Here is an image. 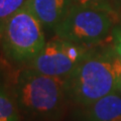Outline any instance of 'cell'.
I'll return each instance as SVG.
<instances>
[{"label": "cell", "instance_id": "8fae6325", "mask_svg": "<svg viewBox=\"0 0 121 121\" xmlns=\"http://www.w3.org/2000/svg\"><path fill=\"white\" fill-rule=\"evenodd\" d=\"M112 43L114 47L116 52L118 54V56L121 59V24L115 26L112 29Z\"/></svg>", "mask_w": 121, "mask_h": 121}, {"label": "cell", "instance_id": "6da1fadb", "mask_svg": "<svg viewBox=\"0 0 121 121\" xmlns=\"http://www.w3.org/2000/svg\"><path fill=\"white\" fill-rule=\"evenodd\" d=\"M6 88L21 121H62L70 104L65 79L40 74L29 67L17 71Z\"/></svg>", "mask_w": 121, "mask_h": 121}, {"label": "cell", "instance_id": "7c38bea8", "mask_svg": "<svg viewBox=\"0 0 121 121\" xmlns=\"http://www.w3.org/2000/svg\"><path fill=\"white\" fill-rule=\"evenodd\" d=\"M112 2L117 6H121V0H112Z\"/></svg>", "mask_w": 121, "mask_h": 121}, {"label": "cell", "instance_id": "ba28073f", "mask_svg": "<svg viewBox=\"0 0 121 121\" xmlns=\"http://www.w3.org/2000/svg\"><path fill=\"white\" fill-rule=\"evenodd\" d=\"M0 121H21L16 103L8 89L0 85Z\"/></svg>", "mask_w": 121, "mask_h": 121}, {"label": "cell", "instance_id": "3957f363", "mask_svg": "<svg viewBox=\"0 0 121 121\" xmlns=\"http://www.w3.org/2000/svg\"><path fill=\"white\" fill-rule=\"evenodd\" d=\"M43 28L27 6H23L0 30L2 52L14 63L28 64L47 43Z\"/></svg>", "mask_w": 121, "mask_h": 121}, {"label": "cell", "instance_id": "30bf717a", "mask_svg": "<svg viewBox=\"0 0 121 121\" xmlns=\"http://www.w3.org/2000/svg\"><path fill=\"white\" fill-rule=\"evenodd\" d=\"M71 1L74 5L103 10L116 16V10L112 4V0H71Z\"/></svg>", "mask_w": 121, "mask_h": 121}, {"label": "cell", "instance_id": "9c48e42d", "mask_svg": "<svg viewBox=\"0 0 121 121\" xmlns=\"http://www.w3.org/2000/svg\"><path fill=\"white\" fill-rule=\"evenodd\" d=\"M27 0H0V30L11 16L26 5Z\"/></svg>", "mask_w": 121, "mask_h": 121}, {"label": "cell", "instance_id": "7a4b0ae2", "mask_svg": "<svg viewBox=\"0 0 121 121\" xmlns=\"http://www.w3.org/2000/svg\"><path fill=\"white\" fill-rule=\"evenodd\" d=\"M98 45L91 48L75 71L65 79L68 101L76 107L92 104L118 91L121 81L120 56L113 43Z\"/></svg>", "mask_w": 121, "mask_h": 121}, {"label": "cell", "instance_id": "5b68a950", "mask_svg": "<svg viewBox=\"0 0 121 121\" xmlns=\"http://www.w3.org/2000/svg\"><path fill=\"white\" fill-rule=\"evenodd\" d=\"M92 48L56 36L45 43L28 67L50 77L67 79Z\"/></svg>", "mask_w": 121, "mask_h": 121}, {"label": "cell", "instance_id": "5bb4252c", "mask_svg": "<svg viewBox=\"0 0 121 121\" xmlns=\"http://www.w3.org/2000/svg\"><path fill=\"white\" fill-rule=\"evenodd\" d=\"M1 51H2V47H1V41H0V54H1Z\"/></svg>", "mask_w": 121, "mask_h": 121}, {"label": "cell", "instance_id": "4fadbf2b", "mask_svg": "<svg viewBox=\"0 0 121 121\" xmlns=\"http://www.w3.org/2000/svg\"><path fill=\"white\" fill-rule=\"evenodd\" d=\"M117 92H119L121 94V82H120V84H119V88H118V91Z\"/></svg>", "mask_w": 121, "mask_h": 121}, {"label": "cell", "instance_id": "52a82bcc", "mask_svg": "<svg viewBox=\"0 0 121 121\" xmlns=\"http://www.w3.org/2000/svg\"><path fill=\"white\" fill-rule=\"evenodd\" d=\"M71 5V0H27L26 3L44 28L54 30L66 16Z\"/></svg>", "mask_w": 121, "mask_h": 121}, {"label": "cell", "instance_id": "8992f818", "mask_svg": "<svg viewBox=\"0 0 121 121\" xmlns=\"http://www.w3.org/2000/svg\"><path fill=\"white\" fill-rule=\"evenodd\" d=\"M76 109L74 121H121V94L111 93L92 104Z\"/></svg>", "mask_w": 121, "mask_h": 121}, {"label": "cell", "instance_id": "277c9868", "mask_svg": "<svg viewBox=\"0 0 121 121\" xmlns=\"http://www.w3.org/2000/svg\"><path fill=\"white\" fill-rule=\"evenodd\" d=\"M114 15L103 10L72 4L55 28L56 35L73 43L95 47L112 33Z\"/></svg>", "mask_w": 121, "mask_h": 121}, {"label": "cell", "instance_id": "9a60e30c", "mask_svg": "<svg viewBox=\"0 0 121 121\" xmlns=\"http://www.w3.org/2000/svg\"><path fill=\"white\" fill-rule=\"evenodd\" d=\"M120 82H121V81H120Z\"/></svg>", "mask_w": 121, "mask_h": 121}]
</instances>
